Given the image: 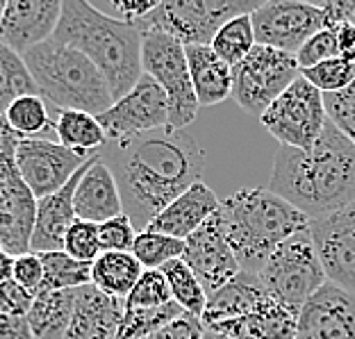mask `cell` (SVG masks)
I'll return each instance as SVG.
<instances>
[{
	"label": "cell",
	"instance_id": "d4e9b609",
	"mask_svg": "<svg viewBox=\"0 0 355 339\" xmlns=\"http://www.w3.org/2000/svg\"><path fill=\"white\" fill-rule=\"evenodd\" d=\"M189 62L193 94L200 107H212L232 96V67H228L212 46H184Z\"/></svg>",
	"mask_w": 355,
	"mask_h": 339
},
{
	"label": "cell",
	"instance_id": "3957f363",
	"mask_svg": "<svg viewBox=\"0 0 355 339\" xmlns=\"http://www.w3.org/2000/svg\"><path fill=\"white\" fill-rule=\"evenodd\" d=\"M53 39L85 53L107 80L114 101L123 98L144 76L141 32L85 0H64Z\"/></svg>",
	"mask_w": 355,
	"mask_h": 339
},
{
	"label": "cell",
	"instance_id": "d6986e66",
	"mask_svg": "<svg viewBox=\"0 0 355 339\" xmlns=\"http://www.w3.org/2000/svg\"><path fill=\"white\" fill-rule=\"evenodd\" d=\"M94 155L89 162L80 168V171L64 184L60 191L51 193L46 198L37 200V216H35V228H32L30 239V253H53L64 251V237H67L69 228L78 221L76 209H73V196L80 177L94 164Z\"/></svg>",
	"mask_w": 355,
	"mask_h": 339
},
{
	"label": "cell",
	"instance_id": "9a60e30c",
	"mask_svg": "<svg viewBox=\"0 0 355 339\" xmlns=\"http://www.w3.org/2000/svg\"><path fill=\"white\" fill-rule=\"evenodd\" d=\"M310 232L328 282L355 296V203L312 219Z\"/></svg>",
	"mask_w": 355,
	"mask_h": 339
},
{
	"label": "cell",
	"instance_id": "7bdbcfd3",
	"mask_svg": "<svg viewBox=\"0 0 355 339\" xmlns=\"http://www.w3.org/2000/svg\"><path fill=\"white\" fill-rule=\"evenodd\" d=\"M96 10H101L103 14L112 16V19H119L123 23H137L144 19L146 14H150L157 7L155 0H148V3H139V0H107L103 5H94Z\"/></svg>",
	"mask_w": 355,
	"mask_h": 339
},
{
	"label": "cell",
	"instance_id": "44dd1931",
	"mask_svg": "<svg viewBox=\"0 0 355 339\" xmlns=\"http://www.w3.org/2000/svg\"><path fill=\"white\" fill-rule=\"evenodd\" d=\"M219 207H221V200L216 198V193L209 189L203 180H200L184 191L182 196H178L166 209H162L146 230L162 232V235L184 241L187 237H191L209 216L219 212Z\"/></svg>",
	"mask_w": 355,
	"mask_h": 339
},
{
	"label": "cell",
	"instance_id": "8d00e7d4",
	"mask_svg": "<svg viewBox=\"0 0 355 339\" xmlns=\"http://www.w3.org/2000/svg\"><path fill=\"white\" fill-rule=\"evenodd\" d=\"M171 301V287H168L164 273L159 269H144L141 278L137 280L123 303L125 308H162Z\"/></svg>",
	"mask_w": 355,
	"mask_h": 339
},
{
	"label": "cell",
	"instance_id": "ac0fdd59",
	"mask_svg": "<svg viewBox=\"0 0 355 339\" xmlns=\"http://www.w3.org/2000/svg\"><path fill=\"white\" fill-rule=\"evenodd\" d=\"M62 16L60 0H7L0 21V42L14 53L26 55L53 39Z\"/></svg>",
	"mask_w": 355,
	"mask_h": 339
},
{
	"label": "cell",
	"instance_id": "74e56055",
	"mask_svg": "<svg viewBox=\"0 0 355 339\" xmlns=\"http://www.w3.org/2000/svg\"><path fill=\"white\" fill-rule=\"evenodd\" d=\"M64 253L71 255L78 262L92 264L101 251V239H98V225L89 221H76L69 228L67 237H64Z\"/></svg>",
	"mask_w": 355,
	"mask_h": 339
},
{
	"label": "cell",
	"instance_id": "5b68a950",
	"mask_svg": "<svg viewBox=\"0 0 355 339\" xmlns=\"http://www.w3.org/2000/svg\"><path fill=\"white\" fill-rule=\"evenodd\" d=\"M39 96L58 110H78L101 116L114 105V96L101 69L80 53L58 39L35 46L23 55Z\"/></svg>",
	"mask_w": 355,
	"mask_h": 339
},
{
	"label": "cell",
	"instance_id": "e575fe53",
	"mask_svg": "<svg viewBox=\"0 0 355 339\" xmlns=\"http://www.w3.org/2000/svg\"><path fill=\"white\" fill-rule=\"evenodd\" d=\"M182 253H184V241L153 230L137 232L132 246V255L139 260L144 269H162L164 264L182 257Z\"/></svg>",
	"mask_w": 355,
	"mask_h": 339
},
{
	"label": "cell",
	"instance_id": "5bb4252c",
	"mask_svg": "<svg viewBox=\"0 0 355 339\" xmlns=\"http://www.w3.org/2000/svg\"><path fill=\"white\" fill-rule=\"evenodd\" d=\"M96 119L107 134V141L153 132L159 128H168V98L164 89L144 73L123 98L114 101L107 112Z\"/></svg>",
	"mask_w": 355,
	"mask_h": 339
},
{
	"label": "cell",
	"instance_id": "603a6c76",
	"mask_svg": "<svg viewBox=\"0 0 355 339\" xmlns=\"http://www.w3.org/2000/svg\"><path fill=\"white\" fill-rule=\"evenodd\" d=\"M266 301H271L266 292L262 278L257 273L239 271L228 285L216 289L214 294L207 296V305L200 321L205 328H212L223 321H232L262 308Z\"/></svg>",
	"mask_w": 355,
	"mask_h": 339
},
{
	"label": "cell",
	"instance_id": "7402d4cb",
	"mask_svg": "<svg viewBox=\"0 0 355 339\" xmlns=\"http://www.w3.org/2000/svg\"><path fill=\"white\" fill-rule=\"evenodd\" d=\"M73 209L80 221H89L96 225L123 214L116 180L107 164L103 162L101 153L94 159V164L85 171V175L80 177L73 196Z\"/></svg>",
	"mask_w": 355,
	"mask_h": 339
},
{
	"label": "cell",
	"instance_id": "ffe728a7",
	"mask_svg": "<svg viewBox=\"0 0 355 339\" xmlns=\"http://www.w3.org/2000/svg\"><path fill=\"white\" fill-rule=\"evenodd\" d=\"M125 303L98 292L94 285L80 287L76 310L64 339H119Z\"/></svg>",
	"mask_w": 355,
	"mask_h": 339
},
{
	"label": "cell",
	"instance_id": "ee69618b",
	"mask_svg": "<svg viewBox=\"0 0 355 339\" xmlns=\"http://www.w3.org/2000/svg\"><path fill=\"white\" fill-rule=\"evenodd\" d=\"M35 303V294L23 289L14 278L0 285V312L3 314H19V317H28V312Z\"/></svg>",
	"mask_w": 355,
	"mask_h": 339
},
{
	"label": "cell",
	"instance_id": "c3c4849f",
	"mask_svg": "<svg viewBox=\"0 0 355 339\" xmlns=\"http://www.w3.org/2000/svg\"><path fill=\"white\" fill-rule=\"evenodd\" d=\"M14 262L16 257L12 253H7L5 248H0V285L14 278Z\"/></svg>",
	"mask_w": 355,
	"mask_h": 339
},
{
	"label": "cell",
	"instance_id": "4fadbf2b",
	"mask_svg": "<svg viewBox=\"0 0 355 339\" xmlns=\"http://www.w3.org/2000/svg\"><path fill=\"white\" fill-rule=\"evenodd\" d=\"M92 157L94 155L76 153L48 137H23L16 146V166L37 200L60 191Z\"/></svg>",
	"mask_w": 355,
	"mask_h": 339
},
{
	"label": "cell",
	"instance_id": "f6af8a7d",
	"mask_svg": "<svg viewBox=\"0 0 355 339\" xmlns=\"http://www.w3.org/2000/svg\"><path fill=\"white\" fill-rule=\"evenodd\" d=\"M203 335H205L203 321L184 312L182 317H178L175 321H171L168 326L153 333L146 339H203Z\"/></svg>",
	"mask_w": 355,
	"mask_h": 339
},
{
	"label": "cell",
	"instance_id": "f35d334b",
	"mask_svg": "<svg viewBox=\"0 0 355 339\" xmlns=\"http://www.w3.org/2000/svg\"><path fill=\"white\" fill-rule=\"evenodd\" d=\"M324 105L330 123L355 144V82L342 92L324 94Z\"/></svg>",
	"mask_w": 355,
	"mask_h": 339
},
{
	"label": "cell",
	"instance_id": "6da1fadb",
	"mask_svg": "<svg viewBox=\"0 0 355 339\" xmlns=\"http://www.w3.org/2000/svg\"><path fill=\"white\" fill-rule=\"evenodd\" d=\"M101 157L114 175L123 214L137 232L146 230L162 209L200 182L205 168L198 141L171 125L107 141Z\"/></svg>",
	"mask_w": 355,
	"mask_h": 339
},
{
	"label": "cell",
	"instance_id": "d6a6232c",
	"mask_svg": "<svg viewBox=\"0 0 355 339\" xmlns=\"http://www.w3.org/2000/svg\"><path fill=\"white\" fill-rule=\"evenodd\" d=\"M209 46H212V51L219 55L228 67H237V64L257 46L251 14H241L237 19L225 23V26L216 32V37L212 39Z\"/></svg>",
	"mask_w": 355,
	"mask_h": 339
},
{
	"label": "cell",
	"instance_id": "ab89813d",
	"mask_svg": "<svg viewBox=\"0 0 355 339\" xmlns=\"http://www.w3.org/2000/svg\"><path fill=\"white\" fill-rule=\"evenodd\" d=\"M340 58V42H337V32L333 28H324L317 32L312 39L303 44L301 51L296 53V62L301 71L312 69L317 64H324L328 60Z\"/></svg>",
	"mask_w": 355,
	"mask_h": 339
},
{
	"label": "cell",
	"instance_id": "83f0119b",
	"mask_svg": "<svg viewBox=\"0 0 355 339\" xmlns=\"http://www.w3.org/2000/svg\"><path fill=\"white\" fill-rule=\"evenodd\" d=\"M53 130L62 146L83 153V155H96L107 144V134H105L98 119L87 114V112L60 110L53 121Z\"/></svg>",
	"mask_w": 355,
	"mask_h": 339
},
{
	"label": "cell",
	"instance_id": "8fae6325",
	"mask_svg": "<svg viewBox=\"0 0 355 339\" xmlns=\"http://www.w3.org/2000/svg\"><path fill=\"white\" fill-rule=\"evenodd\" d=\"M266 132L280 141V146L310 150L326 128L324 94L314 89L303 76L282 92L280 98L260 116Z\"/></svg>",
	"mask_w": 355,
	"mask_h": 339
},
{
	"label": "cell",
	"instance_id": "8992f818",
	"mask_svg": "<svg viewBox=\"0 0 355 339\" xmlns=\"http://www.w3.org/2000/svg\"><path fill=\"white\" fill-rule=\"evenodd\" d=\"M260 5L248 0H166L132 26L139 32H162L182 46H209L225 23L253 14Z\"/></svg>",
	"mask_w": 355,
	"mask_h": 339
},
{
	"label": "cell",
	"instance_id": "277c9868",
	"mask_svg": "<svg viewBox=\"0 0 355 339\" xmlns=\"http://www.w3.org/2000/svg\"><path fill=\"white\" fill-rule=\"evenodd\" d=\"M221 221L241 271L260 273L273 251L308 228L310 219L266 187L241 189L221 200Z\"/></svg>",
	"mask_w": 355,
	"mask_h": 339
},
{
	"label": "cell",
	"instance_id": "bcb514c9",
	"mask_svg": "<svg viewBox=\"0 0 355 339\" xmlns=\"http://www.w3.org/2000/svg\"><path fill=\"white\" fill-rule=\"evenodd\" d=\"M0 339H35L28 317L0 312Z\"/></svg>",
	"mask_w": 355,
	"mask_h": 339
},
{
	"label": "cell",
	"instance_id": "b9f144b4",
	"mask_svg": "<svg viewBox=\"0 0 355 339\" xmlns=\"http://www.w3.org/2000/svg\"><path fill=\"white\" fill-rule=\"evenodd\" d=\"M14 280L19 282L23 289H28L30 294H39L44 282V264L39 260L37 253L19 255L14 262Z\"/></svg>",
	"mask_w": 355,
	"mask_h": 339
},
{
	"label": "cell",
	"instance_id": "4316f807",
	"mask_svg": "<svg viewBox=\"0 0 355 339\" xmlns=\"http://www.w3.org/2000/svg\"><path fill=\"white\" fill-rule=\"evenodd\" d=\"M141 273L144 266L132 253H101L92 262V285L103 294L125 301Z\"/></svg>",
	"mask_w": 355,
	"mask_h": 339
},
{
	"label": "cell",
	"instance_id": "836d02e7",
	"mask_svg": "<svg viewBox=\"0 0 355 339\" xmlns=\"http://www.w3.org/2000/svg\"><path fill=\"white\" fill-rule=\"evenodd\" d=\"M5 121L19 137H42L53 132V121L48 116L46 101L42 96H23L14 101L5 112Z\"/></svg>",
	"mask_w": 355,
	"mask_h": 339
},
{
	"label": "cell",
	"instance_id": "7dc6e473",
	"mask_svg": "<svg viewBox=\"0 0 355 339\" xmlns=\"http://www.w3.org/2000/svg\"><path fill=\"white\" fill-rule=\"evenodd\" d=\"M337 32V42H340V58L355 62V23L342 21L330 26Z\"/></svg>",
	"mask_w": 355,
	"mask_h": 339
},
{
	"label": "cell",
	"instance_id": "52a82bcc",
	"mask_svg": "<svg viewBox=\"0 0 355 339\" xmlns=\"http://www.w3.org/2000/svg\"><path fill=\"white\" fill-rule=\"evenodd\" d=\"M257 276L262 278L271 298L301 314L303 305L328 282L314 248L310 225L280 244Z\"/></svg>",
	"mask_w": 355,
	"mask_h": 339
},
{
	"label": "cell",
	"instance_id": "4dcf8cb0",
	"mask_svg": "<svg viewBox=\"0 0 355 339\" xmlns=\"http://www.w3.org/2000/svg\"><path fill=\"white\" fill-rule=\"evenodd\" d=\"M159 271L166 276L173 301L187 314H191V317H198V319L203 317L205 305H207V294L203 285H200V280L196 278V273L184 264L182 257L164 264Z\"/></svg>",
	"mask_w": 355,
	"mask_h": 339
},
{
	"label": "cell",
	"instance_id": "ba28073f",
	"mask_svg": "<svg viewBox=\"0 0 355 339\" xmlns=\"http://www.w3.org/2000/svg\"><path fill=\"white\" fill-rule=\"evenodd\" d=\"M21 139L5 116H0V248L14 257L30 253L37 216V198L16 166V146Z\"/></svg>",
	"mask_w": 355,
	"mask_h": 339
},
{
	"label": "cell",
	"instance_id": "f546056e",
	"mask_svg": "<svg viewBox=\"0 0 355 339\" xmlns=\"http://www.w3.org/2000/svg\"><path fill=\"white\" fill-rule=\"evenodd\" d=\"M23 96H39L35 78L23 55L14 53L10 46L0 42V116H5L10 105Z\"/></svg>",
	"mask_w": 355,
	"mask_h": 339
},
{
	"label": "cell",
	"instance_id": "d590c367",
	"mask_svg": "<svg viewBox=\"0 0 355 339\" xmlns=\"http://www.w3.org/2000/svg\"><path fill=\"white\" fill-rule=\"evenodd\" d=\"M301 76L308 80L314 89H319L321 94H335L355 82V62L335 58L324 64H317V67H312V69L301 71Z\"/></svg>",
	"mask_w": 355,
	"mask_h": 339
},
{
	"label": "cell",
	"instance_id": "484cf974",
	"mask_svg": "<svg viewBox=\"0 0 355 339\" xmlns=\"http://www.w3.org/2000/svg\"><path fill=\"white\" fill-rule=\"evenodd\" d=\"M78 289L46 292L35 296L28 312V321L35 339H64L76 310Z\"/></svg>",
	"mask_w": 355,
	"mask_h": 339
},
{
	"label": "cell",
	"instance_id": "f1b7e54d",
	"mask_svg": "<svg viewBox=\"0 0 355 339\" xmlns=\"http://www.w3.org/2000/svg\"><path fill=\"white\" fill-rule=\"evenodd\" d=\"M37 255L44 264V282L39 294L62 292V289H80L92 285V264L89 262H78L64 251Z\"/></svg>",
	"mask_w": 355,
	"mask_h": 339
},
{
	"label": "cell",
	"instance_id": "1f68e13d",
	"mask_svg": "<svg viewBox=\"0 0 355 339\" xmlns=\"http://www.w3.org/2000/svg\"><path fill=\"white\" fill-rule=\"evenodd\" d=\"M182 314L184 310L175 301L162 305V308H123L119 339H146Z\"/></svg>",
	"mask_w": 355,
	"mask_h": 339
},
{
	"label": "cell",
	"instance_id": "681fc988",
	"mask_svg": "<svg viewBox=\"0 0 355 339\" xmlns=\"http://www.w3.org/2000/svg\"><path fill=\"white\" fill-rule=\"evenodd\" d=\"M203 339H230V337H225V335H221V333H214V330H205Z\"/></svg>",
	"mask_w": 355,
	"mask_h": 339
},
{
	"label": "cell",
	"instance_id": "2e32d148",
	"mask_svg": "<svg viewBox=\"0 0 355 339\" xmlns=\"http://www.w3.org/2000/svg\"><path fill=\"white\" fill-rule=\"evenodd\" d=\"M182 260L196 273L207 296L223 285H228L241 271L237 257L228 244V237H225L219 212L209 216L191 237L184 239Z\"/></svg>",
	"mask_w": 355,
	"mask_h": 339
},
{
	"label": "cell",
	"instance_id": "7c38bea8",
	"mask_svg": "<svg viewBox=\"0 0 355 339\" xmlns=\"http://www.w3.org/2000/svg\"><path fill=\"white\" fill-rule=\"evenodd\" d=\"M255 42L260 46L296 55L303 44L328 26L324 5L296 3V0H271L262 3L251 14Z\"/></svg>",
	"mask_w": 355,
	"mask_h": 339
},
{
	"label": "cell",
	"instance_id": "9c48e42d",
	"mask_svg": "<svg viewBox=\"0 0 355 339\" xmlns=\"http://www.w3.org/2000/svg\"><path fill=\"white\" fill-rule=\"evenodd\" d=\"M141 35L144 73L164 89L168 98V125L184 130L200 110L193 94L184 46L162 32H141Z\"/></svg>",
	"mask_w": 355,
	"mask_h": 339
},
{
	"label": "cell",
	"instance_id": "e0dca14e",
	"mask_svg": "<svg viewBox=\"0 0 355 339\" xmlns=\"http://www.w3.org/2000/svg\"><path fill=\"white\" fill-rule=\"evenodd\" d=\"M296 339H355V296L326 282L298 314Z\"/></svg>",
	"mask_w": 355,
	"mask_h": 339
},
{
	"label": "cell",
	"instance_id": "30bf717a",
	"mask_svg": "<svg viewBox=\"0 0 355 339\" xmlns=\"http://www.w3.org/2000/svg\"><path fill=\"white\" fill-rule=\"evenodd\" d=\"M301 76L296 55L276 51V48L257 44L251 53L232 67V96L244 112L262 116L282 92L294 85Z\"/></svg>",
	"mask_w": 355,
	"mask_h": 339
},
{
	"label": "cell",
	"instance_id": "cb8c5ba5",
	"mask_svg": "<svg viewBox=\"0 0 355 339\" xmlns=\"http://www.w3.org/2000/svg\"><path fill=\"white\" fill-rule=\"evenodd\" d=\"M296 328L298 312H292L276 298H271L246 317L223 321L205 330H214L230 339H296Z\"/></svg>",
	"mask_w": 355,
	"mask_h": 339
},
{
	"label": "cell",
	"instance_id": "60d3db41",
	"mask_svg": "<svg viewBox=\"0 0 355 339\" xmlns=\"http://www.w3.org/2000/svg\"><path fill=\"white\" fill-rule=\"evenodd\" d=\"M98 239L103 253H132L137 230L132 221L121 214L98 225Z\"/></svg>",
	"mask_w": 355,
	"mask_h": 339
},
{
	"label": "cell",
	"instance_id": "7a4b0ae2",
	"mask_svg": "<svg viewBox=\"0 0 355 339\" xmlns=\"http://www.w3.org/2000/svg\"><path fill=\"white\" fill-rule=\"evenodd\" d=\"M266 189L310 221L340 212L355 203V144L326 121L310 150L278 148Z\"/></svg>",
	"mask_w": 355,
	"mask_h": 339
}]
</instances>
